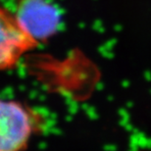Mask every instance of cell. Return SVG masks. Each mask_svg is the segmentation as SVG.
<instances>
[{
	"mask_svg": "<svg viewBox=\"0 0 151 151\" xmlns=\"http://www.w3.org/2000/svg\"><path fill=\"white\" fill-rule=\"evenodd\" d=\"M42 126V116L29 105L0 98V151H25Z\"/></svg>",
	"mask_w": 151,
	"mask_h": 151,
	"instance_id": "cell-1",
	"label": "cell"
},
{
	"mask_svg": "<svg viewBox=\"0 0 151 151\" xmlns=\"http://www.w3.org/2000/svg\"><path fill=\"white\" fill-rule=\"evenodd\" d=\"M40 43L21 26L14 11L0 3V72L16 68Z\"/></svg>",
	"mask_w": 151,
	"mask_h": 151,
	"instance_id": "cell-2",
	"label": "cell"
},
{
	"mask_svg": "<svg viewBox=\"0 0 151 151\" xmlns=\"http://www.w3.org/2000/svg\"><path fill=\"white\" fill-rule=\"evenodd\" d=\"M25 31L41 43L55 35L61 24V14L50 0H17L14 11Z\"/></svg>",
	"mask_w": 151,
	"mask_h": 151,
	"instance_id": "cell-3",
	"label": "cell"
}]
</instances>
